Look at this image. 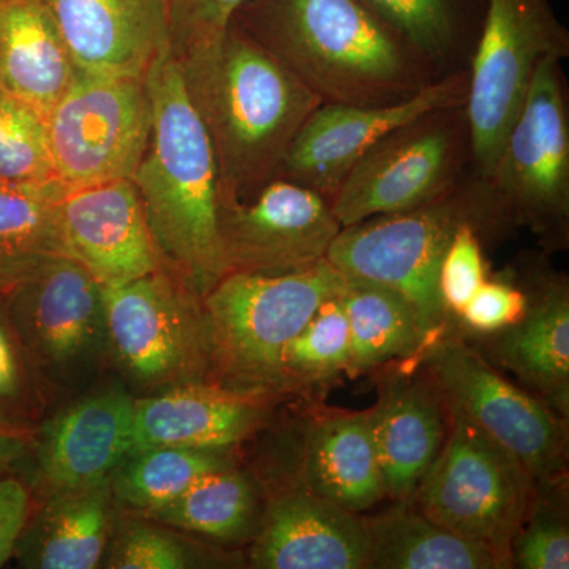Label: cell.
Segmentation results:
<instances>
[{
  "instance_id": "41",
  "label": "cell",
  "mask_w": 569,
  "mask_h": 569,
  "mask_svg": "<svg viewBox=\"0 0 569 569\" xmlns=\"http://www.w3.org/2000/svg\"><path fill=\"white\" fill-rule=\"evenodd\" d=\"M36 443V432L0 425V475L14 473L29 462Z\"/></svg>"
},
{
  "instance_id": "26",
  "label": "cell",
  "mask_w": 569,
  "mask_h": 569,
  "mask_svg": "<svg viewBox=\"0 0 569 569\" xmlns=\"http://www.w3.org/2000/svg\"><path fill=\"white\" fill-rule=\"evenodd\" d=\"M369 569H503L486 546L452 533L410 501L365 518Z\"/></svg>"
},
{
  "instance_id": "18",
  "label": "cell",
  "mask_w": 569,
  "mask_h": 569,
  "mask_svg": "<svg viewBox=\"0 0 569 569\" xmlns=\"http://www.w3.org/2000/svg\"><path fill=\"white\" fill-rule=\"evenodd\" d=\"M249 563L258 569H369L365 518L293 481L261 512Z\"/></svg>"
},
{
  "instance_id": "11",
  "label": "cell",
  "mask_w": 569,
  "mask_h": 569,
  "mask_svg": "<svg viewBox=\"0 0 569 569\" xmlns=\"http://www.w3.org/2000/svg\"><path fill=\"white\" fill-rule=\"evenodd\" d=\"M470 152L463 107L421 116L361 157L331 198L340 224L413 211L460 181Z\"/></svg>"
},
{
  "instance_id": "13",
  "label": "cell",
  "mask_w": 569,
  "mask_h": 569,
  "mask_svg": "<svg viewBox=\"0 0 569 569\" xmlns=\"http://www.w3.org/2000/svg\"><path fill=\"white\" fill-rule=\"evenodd\" d=\"M47 126L62 192L132 179L152 127L146 77L78 73L47 116Z\"/></svg>"
},
{
  "instance_id": "12",
  "label": "cell",
  "mask_w": 569,
  "mask_h": 569,
  "mask_svg": "<svg viewBox=\"0 0 569 569\" xmlns=\"http://www.w3.org/2000/svg\"><path fill=\"white\" fill-rule=\"evenodd\" d=\"M419 359L445 407L458 410L508 449L539 488L563 482L567 437L545 402L515 387L458 337H440Z\"/></svg>"
},
{
  "instance_id": "31",
  "label": "cell",
  "mask_w": 569,
  "mask_h": 569,
  "mask_svg": "<svg viewBox=\"0 0 569 569\" xmlns=\"http://www.w3.org/2000/svg\"><path fill=\"white\" fill-rule=\"evenodd\" d=\"M339 291L318 306L305 328L284 348L280 370L282 392L321 389L347 373L350 326Z\"/></svg>"
},
{
  "instance_id": "17",
  "label": "cell",
  "mask_w": 569,
  "mask_h": 569,
  "mask_svg": "<svg viewBox=\"0 0 569 569\" xmlns=\"http://www.w3.org/2000/svg\"><path fill=\"white\" fill-rule=\"evenodd\" d=\"M134 399L121 387L81 397L36 430L37 482L47 490L108 481L133 449Z\"/></svg>"
},
{
  "instance_id": "39",
  "label": "cell",
  "mask_w": 569,
  "mask_h": 569,
  "mask_svg": "<svg viewBox=\"0 0 569 569\" xmlns=\"http://www.w3.org/2000/svg\"><path fill=\"white\" fill-rule=\"evenodd\" d=\"M527 306L529 298L522 288L505 280H486L458 318L471 331L493 336L522 320Z\"/></svg>"
},
{
  "instance_id": "21",
  "label": "cell",
  "mask_w": 569,
  "mask_h": 569,
  "mask_svg": "<svg viewBox=\"0 0 569 569\" xmlns=\"http://www.w3.org/2000/svg\"><path fill=\"white\" fill-rule=\"evenodd\" d=\"M369 422L387 498L408 501L437 458L448 413L430 377L397 376L381 383Z\"/></svg>"
},
{
  "instance_id": "27",
  "label": "cell",
  "mask_w": 569,
  "mask_h": 569,
  "mask_svg": "<svg viewBox=\"0 0 569 569\" xmlns=\"http://www.w3.org/2000/svg\"><path fill=\"white\" fill-rule=\"evenodd\" d=\"M339 296L350 326L347 376H365L395 359H419L432 346L417 309L391 288L346 277Z\"/></svg>"
},
{
  "instance_id": "22",
  "label": "cell",
  "mask_w": 569,
  "mask_h": 569,
  "mask_svg": "<svg viewBox=\"0 0 569 569\" xmlns=\"http://www.w3.org/2000/svg\"><path fill=\"white\" fill-rule=\"evenodd\" d=\"M116 508L110 479L84 488L51 490L29 515L13 557L22 568H99L118 526Z\"/></svg>"
},
{
  "instance_id": "10",
  "label": "cell",
  "mask_w": 569,
  "mask_h": 569,
  "mask_svg": "<svg viewBox=\"0 0 569 569\" xmlns=\"http://www.w3.org/2000/svg\"><path fill=\"white\" fill-rule=\"evenodd\" d=\"M486 181L501 220L567 241L569 114L559 59L539 63Z\"/></svg>"
},
{
  "instance_id": "34",
  "label": "cell",
  "mask_w": 569,
  "mask_h": 569,
  "mask_svg": "<svg viewBox=\"0 0 569 569\" xmlns=\"http://www.w3.org/2000/svg\"><path fill=\"white\" fill-rule=\"evenodd\" d=\"M48 406L14 328L9 291H0V425L36 432Z\"/></svg>"
},
{
  "instance_id": "36",
  "label": "cell",
  "mask_w": 569,
  "mask_h": 569,
  "mask_svg": "<svg viewBox=\"0 0 569 569\" xmlns=\"http://www.w3.org/2000/svg\"><path fill=\"white\" fill-rule=\"evenodd\" d=\"M512 567L522 569H568L569 530L563 512L549 505L548 486L538 490L533 508L511 548Z\"/></svg>"
},
{
  "instance_id": "14",
  "label": "cell",
  "mask_w": 569,
  "mask_h": 569,
  "mask_svg": "<svg viewBox=\"0 0 569 569\" xmlns=\"http://www.w3.org/2000/svg\"><path fill=\"white\" fill-rule=\"evenodd\" d=\"M340 230L329 198L288 179H272L247 200L219 206L228 272L306 271L326 260Z\"/></svg>"
},
{
  "instance_id": "29",
  "label": "cell",
  "mask_w": 569,
  "mask_h": 569,
  "mask_svg": "<svg viewBox=\"0 0 569 569\" xmlns=\"http://www.w3.org/2000/svg\"><path fill=\"white\" fill-rule=\"evenodd\" d=\"M62 192L0 183V291L56 257H69L59 223Z\"/></svg>"
},
{
  "instance_id": "4",
  "label": "cell",
  "mask_w": 569,
  "mask_h": 569,
  "mask_svg": "<svg viewBox=\"0 0 569 569\" xmlns=\"http://www.w3.org/2000/svg\"><path fill=\"white\" fill-rule=\"evenodd\" d=\"M501 220L486 179H462L413 211L343 227L326 260L350 279L391 288L413 305L432 342L447 335L449 313L438 290L440 264L460 224Z\"/></svg>"
},
{
  "instance_id": "8",
  "label": "cell",
  "mask_w": 569,
  "mask_h": 569,
  "mask_svg": "<svg viewBox=\"0 0 569 569\" xmlns=\"http://www.w3.org/2000/svg\"><path fill=\"white\" fill-rule=\"evenodd\" d=\"M103 284L56 257L9 291L14 328L48 402L81 395L111 359Z\"/></svg>"
},
{
  "instance_id": "15",
  "label": "cell",
  "mask_w": 569,
  "mask_h": 569,
  "mask_svg": "<svg viewBox=\"0 0 569 569\" xmlns=\"http://www.w3.org/2000/svg\"><path fill=\"white\" fill-rule=\"evenodd\" d=\"M468 73L430 81L389 104L321 103L296 134L277 178L301 183L331 200L367 151L408 122L466 104Z\"/></svg>"
},
{
  "instance_id": "3",
  "label": "cell",
  "mask_w": 569,
  "mask_h": 569,
  "mask_svg": "<svg viewBox=\"0 0 569 569\" xmlns=\"http://www.w3.org/2000/svg\"><path fill=\"white\" fill-rule=\"evenodd\" d=\"M233 22L323 103H396L427 84L417 52L359 0H247Z\"/></svg>"
},
{
  "instance_id": "9",
  "label": "cell",
  "mask_w": 569,
  "mask_h": 569,
  "mask_svg": "<svg viewBox=\"0 0 569 569\" xmlns=\"http://www.w3.org/2000/svg\"><path fill=\"white\" fill-rule=\"evenodd\" d=\"M568 56L569 32L550 0L486 2L463 104L477 178L492 173L539 63Z\"/></svg>"
},
{
  "instance_id": "30",
  "label": "cell",
  "mask_w": 569,
  "mask_h": 569,
  "mask_svg": "<svg viewBox=\"0 0 569 569\" xmlns=\"http://www.w3.org/2000/svg\"><path fill=\"white\" fill-rule=\"evenodd\" d=\"M230 466L234 463L228 451L219 449H138L111 475V492L118 507L146 518L181 497L198 479Z\"/></svg>"
},
{
  "instance_id": "2",
  "label": "cell",
  "mask_w": 569,
  "mask_h": 569,
  "mask_svg": "<svg viewBox=\"0 0 569 569\" xmlns=\"http://www.w3.org/2000/svg\"><path fill=\"white\" fill-rule=\"evenodd\" d=\"M146 84L152 127L132 181L163 266L204 296L228 274L211 141L170 50L152 63Z\"/></svg>"
},
{
  "instance_id": "1",
  "label": "cell",
  "mask_w": 569,
  "mask_h": 569,
  "mask_svg": "<svg viewBox=\"0 0 569 569\" xmlns=\"http://www.w3.org/2000/svg\"><path fill=\"white\" fill-rule=\"evenodd\" d=\"M219 176V206L272 181L321 99L231 21L219 39L176 59Z\"/></svg>"
},
{
  "instance_id": "20",
  "label": "cell",
  "mask_w": 569,
  "mask_h": 569,
  "mask_svg": "<svg viewBox=\"0 0 569 569\" xmlns=\"http://www.w3.org/2000/svg\"><path fill=\"white\" fill-rule=\"evenodd\" d=\"M216 383H189L134 399L133 449L228 451L264 425L269 399Z\"/></svg>"
},
{
  "instance_id": "25",
  "label": "cell",
  "mask_w": 569,
  "mask_h": 569,
  "mask_svg": "<svg viewBox=\"0 0 569 569\" xmlns=\"http://www.w3.org/2000/svg\"><path fill=\"white\" fill-rule=\"evenodd\" d=\"M526 293L529 298L526 316L493 335V355L523 385L568 417V282L563 277H541Z\"/></svg>"
},
{
  "instance_id": "24",
  "label": "cell",
  "mask_w": 569,
  "mask_h": 569,
  "mask_svg": "<svg viewBox=\"0 0 569 569\" xmlns=\"http://www.w3.org/2000/svg\"><path fill=\"white\" fill-rule=\"evenodd\" d=\"M77 77L43 0H0V88L47 118Z\"/></svg>"
},
{
  "instance_id": "7",
  "label": "cell",
  "mask_w": 569,
  "mask_h": 569,
  "mask_svg": "<svg viewBox=\"0 0 569 569\" xmlns=\"http://www.w3.org/2000/svg\"><path fill=\"white\" fill-rule=\"evenodd\" d=\"M110 353L149 391L212 383V346L203 296L167 266L104 287Z\"/></svg>"
},
{
  "instance_id": "5",
  "label": "cell",
  "mask_w": 569,
  "mask_h": 569,
  "mask_svg": "<svg viewBox=\"0 0 569 569\" xmlns=\"http://www.w3.org/2000/svg\"><path fill=\"white\" fill-rule=\"evenodd\" d=\"M346 277L328 260L293 274L228 272L203 296L212 383L242 392H282V356L318 306Z\"/></svg>"
},
{
  "instance_id": "33",
  "label": "cell",
  "mask_w": 569,
  "mask_h": 569,
  "mask_svg": "<svg viewBox=\"0 0 569 569\" xmlns=\"http://www.w3.org/2000/svg\"><path fill=\"white\" fill-rule=\"evenodd\" d=\"M0 183L62 192L47 118L0 88Z\"/></svg>"
},
{
  "instance_id": "23",
  "label": "cell",
  "mask_w": 569,
  "mask_h": 569,
  "mask_svg": "<svg viewBox=\"0 0 569 569\" xmlns=\"http://www.w3.org/2000/svg\"><path fill=\"white\" fill-rule=\"evenodd\" d=\"M295 482L358 515L385 500L369 411L312 419L302 438Z\"/></svg>"
},
{
  "instance_id": "28",
  "label": "cell",
  "mask_w": 569,
  "mask_h": 569,
  "mask_svg": "<svg viewBox=\"0 0 569 569\" xmlns=\"http://www.w3.org/2000/svg\"><path fill=\"white\" fill-rule=\"evenodd\" d=\"M258 507L260 498L252 479L230 466L198 479L181 497L146 519L233 545L257 531L261 518Z\"/></svg>"
},
{
  "instance_id": "35",
  "label": "cell",
  "mask_w": 569,
  "mask_h": 569,
  "mask_svg": "<svg viewBox=\"0 0 569 569\" xmlns=\"http://www.w3.org/2000/svg\"><path fill=\"white\" fill-rule=\"evenodd\" d=\"M103 565L114 569H183L197 567V559L189 546L167 530L142 520H127L116 526Z\"/></svg>"
},
{
  "instance_id": "40",
  "label": "cell",
  "mask_w": 569,
  "mask_h": 569,
  "mask_svg": "<svg viewBox=\"0 0 569 569\" xmlns=\"http://www.w3.org/2000/svg\"><path fill=\"white\" fill-rule=\"evenodd\" d=\"M31 511L28 485L11 473L0 475V568L13 557Z\"/></svg>"
},
{
  "instance_id": "16",
  "label": "cell",
  "mask_w": 569,
  "mask_h": 569,
  "mask_svg": "<svg viewBox=\"0 0 569 569\" xmlns=\"http://www.w3.org/2000/svg\"><path fill=\"white\" fill-rule=\"evenodd\" d=\"M59 223L69 257L103 287H116L162 268L132 179L66 190Z\"/></svg>"
},
{
  "instance_id": "38",
  "label": "cell",
  "mask_w": 569,
  "mask_h": 569,
  "mask_svg": "<svg viewBox=\"0 0 569 569\" xmlns=\"http://www.w3.org/2000/svg\"><path fill=\"white\" fill-rule=\"evenodd\" d=\"M247 0H167L170 52L182 58L219 39Z\"/></svg>"
},
{
  "instance_id": "37",
  "label": "cell",
  "mask_w": 569,
  "mask_h": 569,
  "mask_svg": "<svg viewBox=\"0 0 569 569\" xmlns=\"http://www.w3.org/2000/svg\"><path fill=\"white\" fill-rule=\"evenodd\" d=\"M478 230V224L471 222L460 224L441 260L438 290L452 317L460 316L471 296L488 280Z\"/></svg>"
},
{
  "instance_id": "6",
  "label": "cell",
  "mask_w": 569,
  "mask_h": 569,
  "mask_svg": "<svg viewBox=\"0 0 569 569\" xmlns=\"http://www.w3.org/2000/svg\"><path fill=\"white\" fill-rule=\"evenodd\" d=\"M410 503L438 526L478 542L511 568V548L539 486L508 449L458 410Z\"/></svg>"
},
{
  "instance_id": "19",
  "label": "cell",
  "mask_w": 569,
  "mask_h": 569,
  "mask_svg": "<svg viewBox=\"0 0 569 569\" xmlns=\"http://www.w3.org/2000/svg\"><path fill=\"white\" fill-rule=\"evenodd\" d=\"M78 73L144 78L170 50L167 0H43Z\"/></svg>"
},
{
  "instance_id": "32",
  "label": "cell",
  "mask_w": 569,
  "mask_h": 569,
  "mask_svg": "<svg viewBox=\"0 0 569 569\" xmlns=\"http://www.w3.org/2000/svg\"><path fill=\"white\" fill-rule=\"evenodd\" d=\"M417 54L441 58L458 43L471 13L485 17L488 0H359Z\"/></svg>"
}]
</instances>
